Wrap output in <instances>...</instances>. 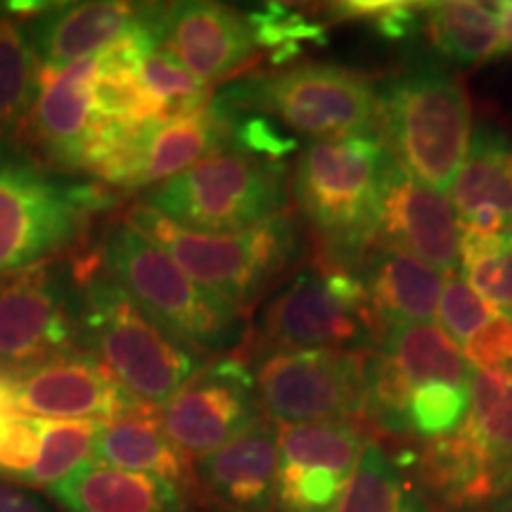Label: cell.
Returning a JSON list of instances; mask_svg holds the SVG:
<instances>
[{
	"label": "cell",
	"mask_w": 512,
	"mask_h": 512,
	"mask_svg": "<svg viewBox=\"0 0 512 512\" xmlns=\"http://www.w3.org/2000/svg\"><path fill=\"white\" fill-rule=\"evenodd\" d=\"M81 351L98 358L133 396L164 406L207 366V354L164 328L88 256L74 264Z\"/></svg>",
	"instance_id": "6da1fadb"
},
{
	"label": "cell",
	"mask_w": 512,
	"mask_h": 512,
	"mask_svg": "<svg viewBox=\"0 0 512 512\" xmlns=\"http://www.w3.org/2000/svg\"><path fill=\"white\" fill-rule=\"evenodd\" d=\"M91 463L164 479L188 494L195 489L188 458L171 444L155 411L102 422Z\"/></svg>",
	"instance_id": "603a6c76"
},
{
	"label": "cell",
	"mask_w": 512,
	"mask_h": 512,
	"mask_svg": "<svg viewBox=\"0 0 512 512\" xmlns=\"http://www.w3.org/2000/svg\"><path fill=\"white\" fill-rule=\"evenodd\" d=\"M216 512H228V510H216Z\"/></svg>",
	"instance_id": "ee69618b"
},
{
	"label": "cell",
	"mask_w": 512,
	"mask_h": 512,
	"mask_svg": "<svg viewBox=\"0 0 512 512\" xmlns=\"http://www.w3.org/2000/svg\"><path fill=\"white\" fill-rule=\"evenodd\" d=\"M81 351L79 285L64 261L0 278V368L17 370Z\"/></svg>",
	"instance_id": "8fae6325"
},
{
	"label": "cell",
	"mask_w": 512,
	"mask_h": 512,
	"mask_svg": "<svg viewBox=\"0 0 512 512\" xmlns=\"http://www.w3.org/2000/svg\"><path fill=\"white\" fill-rule=\"evenodd\" d=\"M460 221L444 192L394 169L382 202L377 242L425 261L446 275L460 266Z\"/></svg>",
	"instance_id": "e0dca14e"
},
{
	"label": "cell",
	"mask_w": 512,
	"mask_h": 512,
	"mask_svg": "<svg viewBox=\"0 0 512 512\" xmlns=\"http://www.w3.org/2000/svg\"><path fill=\"white\" fill-rule=\"evenodd\" d=\"M382 351L394 361L411 387L427 382H472L470 363L463 349L446 335L439 323H413L399 325L382 335Z\"/></svg>",
	"instance_id": "d4e9b609"
},
{
	"label": "cell",
	"mask_w": 512,
	"mask_h": 512,
	"mask_svg": "<svg viewBox=\"0 0 512 512\" xmlns=\"http://www.w3.org/2000/svg\"><path fill=\"white\" fill-rule=\"evenodd\" d=\"M470 413V387L427 382L413 387L408 399V434L434 441L458 432Z\"/></svg>",
	"instance_id": "1f68e13d"
},
{
	"label": "cell",
	"mask_w": 512,
	"mask_h": 512,
	"mask_svg": "<svg viewBox=\"0 0 512 512\" xmlns=\"http://www.w3.org/2000/svg\"><path fill=\"white\" fill-rule=\"evenodd\" d=\"M415 15L406 5H384V10L375 17V27L389 41H399L413 29Z\"/></svg>",
	"instance_id": "74e56055"
},
{
	"label": "cell",
	"mask_w": 512,
	"mask_h": 512,
	"mask_svg": "<svg viewBox=\"0 0 512 512\" xmlns=\"http://www.w3.org/2000/svg\"><path fill=\"white\" fill-rule=\"evenodd\" d=\"M366 377V413L384 432L408 434V399L413 387L384 351L363 356Z\"/></svg>",
	"instance_id": "d6a6232c"
},
{
	"label": "cell",
	"mask_w": 512,
	"mask_h": 512,
	"mask_svg": "<svg viewBox=\"0 0 512 512\" xmlns=\"http://www.w3.org/2000/svg\"><path fill=\"white\" fill-rule=\"evenodd\" d=\"M143 12L145 5L117 0L55 3L31 17L27 31L41 67L62 69L114 46L131 34Z\"/></svg>",
	"instance_id": "d6986e66"
},
{
	"label": "cell",
	"mask_w": 512,
	"mask_h": 512,
	"mask_svg": "<svg viewBox=\"0 0 512 512\" xmlns=\"http://www.w3.org/2000/svg\"><path fill=\"white\" fill-rule=\"evenodd\" d=\"M361 280L380 335L399 325L432 323L446 283L437 268L384 245H377L368 256Z\"/></svg>",
	"instance_id": "44dd1931"
},
{
	"label": "cell",
	"mask_w": 512,
	"mask_h": 512,
	"mask_svg": "<svg viewBox=\"0 0 512 512\" xmlns=\"http://www.w3.org/2000/svg\"><path fill=\"white\" fill-rule=\"evenodd\" d=\"M280 425L264 415L247 432L197 458L195 489L228 512H273L280 463Z\"/></svg>",
	"instance_id": "ac0fdd59"
},
{
	"label": "cell",
	"mask_w": 512,
	"mask_h": 512,
	"mask_svg": "<svg viewBox=\"0 0 512 512\" xmlns=\"http://www.w3.org/2000/svg\"><path fill=\"white\" fill-rule=\"evenodd\" d=\"M95 256L150 316L204 354L235 347L245 335L240 309L195 283L162 247L124 221L105 230Z\"/></svg>",
	"instance_id": "8992f818"
},
{
	"label": "cell",
	"mask_w": 512,
	"mask_h": 512,
	"mask_svg": "<svg viewBox=\"0 0 512 512\" xmlns=\"http://www.w3.org/2000/svg\"><path fill=\"white\" fill-rule=\"evenodd\" d=\"M140 79L152 107L155 124L190 117L202 107H207L211 98V86L190 74L174 55L164 48L152 50L140 67Z\"/></svg>",
	"instance_id": "f1b7e54d"
},
{
	"label": "cell",
	"mask_w": 512,
	"mask_h": 512,
	"mask_svg": "<svg viewBox=\"0 0 512 512\" xmlns=\"http://www.w3.org/2000/svg\"><path fill=\"white\" fill-rule=\"evenodd\" d=\"M477 465L496 501L512 491V382L472 373L470 413L456 432Z\"/></svg>",
	"instance_id": "cb8c5ba5"
},
{
	"label": "cell",
	"mask_w": 512,
	"mask_h": 512,
	"mask_svg": "<svg viewBox=\"0 0 512 512\" xmlns=\"http://www.w3.org/2000/svg\"><path fill=\"white\" fill-rule=\"evenodd\" d=\"M377 91L366 74L337 64H302L242 79L219 98L235 112H256L311 140L377 133Z\"/></svg>",
	"instance_id": "ba28073f"
},
{
	"label": "cell",
	"mask_w": 512,
	"mask_h": 512,
	"mask_svg": "<svg viewBox=\"0 0 512 512\" xmlns=\"http://www.w3.org/2000/svg\"><path fill=\"white\" fill-rule=\"evenodd\" d=\"M463 354L472 370L512 382V318L498 313L465 342Z\"/></svg>",
	"instance_id": "8d00e7d4"
},
{
	"label": "cell",
	"mask_w": 512,
	"mask_h": 512,
	"mask_svg": "<svg viewBox=\"0 0 512 512\" xmlns=\"http://www.w3.org/2000/svg\"><path fill=\"white\" fill-rule=\"evenodd\" d=\"M460 266L484 302L512 311V233L463 230Z\"/></svg>",
	"instance_id": "f546056e"
},
{
	"label": "cell",
	"mask_w": 512,
	"mask_h": 512,
	"mask_svg": "<svg viewBox=\"0 0 512 512\" xmlns=\"http://www.w3.org/2000/svg\"><path fill=\"white\" fill-rule=\"evenodd\" d=\"M337 512H427V508L387 453L368 444Z\"/></svg>",
	"instance_id": "83f0119b"
},
{
	"label": "cell",
	"mask_w": 512,
	"mask_h": 512,
	"mask_svg": "<svg viewBox=\"0 0 512 512\" xmlns=\"http://www.w3.org/2000/svg\"><path fill=\"white\" fill-rule=\"evenodd\" d=\"M100 425L102 422L95 420H46L41 453L24 484L50 489L74 475L81 465L91 463Z\"/></svg>",
	"instance_id": "4dcf8cb0"
},
{
	"label": "cell",
	"mask_w": 512,
	"mask_h": 512,
	"mask_svg": "<svg viewBox=\"0 0 512 512\" xmlns=\"http://www.w3.org/2000/svg\"><path fill=\"white\" fill-rule=\"evenodd\" d=\"M126 226L164 249L195 283L245 313L302 259L304 238L290 209L235 233H197L136 202Z\"/></svg>",
	"instance_id": "3957f363"
},
{
	"label": "cell",
	"mask_w": 512,
	"mask_h": 512,
	"mask_svg": "<svg viewBox=\"0 0 512 512\" xmlns=\"http://www.w3.org/2000/svg\"><path fill=\"white\" fill-rule=\"evenodd\" d=\"M0 512H53L31 491L0 479Z\"/></svg>",
	"instance_id": "f35d334b"
},
{
	"label": "cell",
	"mask_w": 512,
	"mask_h": 512,
	"mask_svg": "<svg viewBox=\"0 0 512 512\" xmlns=\"http://www.w3.org/2000/svg\"><path fill=\"white\" fill-rule=\"evenodd\" d=\"M19 411L15 406V399H12V389H10V380L8 373L0 368V430L5 427V422L10 418H15Z\"/></svg>",
	"instance_id": "ab89813d"
},
{
	"label": "cell",
	"mask_w": 512,
	"mask_h": 512,
	"mask_svg": "<svg viewBox=\"0 0 512 512\" xmlns=\"http://www.w3.org/2000/svg\"><path fill=\"white\" fill-rule=\"evenodd\" d=\"M256 394L278 425L347 422L366 411L363 356L337 349H275L259 358Z\"/></svg>",
	"instance_id": "30bf717a"
},
{
	"label": "cell",
	"mask_w": 512,
	"mask_h": 512,
	"mask_svg": "<svg viewBox=\"0 0 512 512\" xmlns=\"http://www.w3.org/2000/svg\"><path fill=\"white\" fill-rule=\"evenodd\" d=\"M427 34L439 53L458 64H477L508 48L498 10L484 3H434L425 12Z\"/></svg>",
	"instance_id": "484cf974"
},
{
	"label": "cell",
	"mask_w": 512,
	"mask_h": 512,
	"mask_svg": "<svg viewBox=\"0 0 512 512\" xmlns=\"http://www.w3.org/2000/svg\"><path fill=\"white\" fill-rule=\"evenodd\" d=\"M5 373L17 411L31 418L114 422L155 411L86 351Z\"/></svg>",
	"instance_id": "4fadbf2b"
},
{
	"label": "cell",
	"mask_w": 512,
	"mask_h": 512,
	"mask_svg": "<svg viewBox=\"0 0 512 512\" xmlns=\"http://www.w3.org/2000/svg\"><path fill=\"white\" fill-rule=\"evenodd\" d=\"M396 166L377 133L311 140L299 152L290 188L299 214L328 249L325 264L347 268L377 240Z\"/></svg>",
	"instance_id": "7a4b0ae2"
},
{
	"label": "cell",
	"mask_w": 512,
	"mask_h": 512,
	"mask_svg": "<svg viewBox=\"0 0 512 512\" xmlns=\"http://www.w3.org/2000/svg\"><path fill=\"white\" fill-rule=\"evenodd\" d=\"M285 162L230 145L145 192L143 204L197 233H235L287 211Z\"/></svg>",
	"instance_id": "52a82bcc"
},
{
	"label": "cell",
	"mask_w": 512,
	"mask_h": 512,
	"mask_svg": "<svg viewBox=\"0 0 512 512\" xmlns=\"http://www.w3.org/2000/svg\"><path fill=\"white\" fill-rule=\"evenodd\" d=\"M498 19H501V31L505 46H512V3H501L496 5Z\"/></svg>",
	"instance_id": "60d3db41"
},
{
	"label": "cell",
	"mask_w": 512,
	"mask_h": 512,
	"mask_svg": "<svg viewBox=\"0 0 512 512\" xmlns=\"http://www.w3.org/2000/svg\"><path fill=\"white\" fill-rule=\"evenodd\" d=\"M259 335L266 351L337 349L358 354L375 342L380 328L363 280L347 268L323 264L299 273L271 299Z\"/></svg>",
	"instance_id": "9c48e42d"
},
{
	"label": "cell",
	"mask_w": 512,
	"mask_h": 512,
	"mask_svg": "<svg viewBox=\"0 0 512 512\" xmlns=\"http://www.w3.org/2000/svg\"><path fill=\"white\" fill-rule=\"evenodd\" d=\"M249 27L259 48L273 50L275 67H285L292 57L302 53V43L318 41L323 27L306 22L302 15L285 8V5H266L264 10L249 12Z\"/></svg>",
	"instance_id": "836d02e7"
},
{
	"label": "cell",
	"mask_w": 512,
	"mask_h": 512,
	"mask_svg": "<svg viewBox=\"0 0 512 512\" xmlns=\"http://www.w3.org/2000/svg\"><path fill=\"white\" fill-rule=\"evenodd\" d=\"M448 192L463 230L512 233V143L503 131L489 124L475 128Z\"/></svg>",
	"instance_id": "ffe728a7"
},
{
	"label": "cell",
	"mask_w": 512,
	"mask_h": 512,
	"mask_svg": "<svg viewBox=\"0 0 512 512\" xmlns=\"http://www.w3.org/2000/svg\"><path fill=\"white\" fill-rule=\"evenodd\" d=\"M496 306L484 302L479 294L472 290L470 283L460 275H451L444 283V292L439 299V325L444 328L448 337L456 344H463L475 335L477 330H482L491 318L498 316Z\"/></svg>",
	"instance_id": "e575fe53"
},
{
	"label": "cell",
	"mask_w": 512,
	"mask_h": 512,
	"mask_svg": "<svg viewBox=\"0 0 512 512\" xmlns=\"http://www.w3.org/2000/svg\"><path fill=\"white\" fill-rule=\"evenodd\" d=\"M48 494L67 512H183L188 494L152 475L98 463L81 465L74 475L50 486Z\"/></svg>",
	"instance_id": "7402d4cb"
},
{
	"label": "cell",
	"mask_w": 512,
	"mask_h": 512,
	"mask_svg": "<svg viewBox=\"0 0 512 512\" xmlns=\"http://www.w3.org/2000/svg\"><path fill=\"white\" fill-rule=\"evenodd\" d=\"M510 318H512V311H510Z\"/></svg>",
	"instance_id": "f6af8a7d"
},
{
	"label": "cell",
	"mask_w": 512,
	"mask_h": 512,
	"mask_svg": "<svg viewBox=\"0 0 512 512\" xmlns=\"http://www.w3.org/2000/svg\"><path fill=\"white\" fill-rule=\"evenodd\" d=\"M366 446L344 420L280 425L273 512H337Z\"/></svg>",
	"instance_id": "5bb4252c"
},
{
	"label": "cell",
	"mask_w": 512,
	"mask_h": 512,
	"mask_svg": "<svg viewBox=\"0 0 512 512\" xmlns=\"http://www.w3.org/2000/svg\"><path fill=\"white\" fill-rule=\"evenodd\" d=\"M46 420L17 413L0 430V479L27 482L41 453Z\"/></svg>",
	"instance_id": "d590c367"
},
{
	"label": "cell",
	"mask_w": 512,
	"mask_h": 512,
	"mask_svg": "<svg viewBox=\"0 0 512 512\" xmlns=\"http://www.w3.org/2000/svg\"><path fill=\"white\" fill-rule=\"evenodd\" d=\"M254 373L240 358L207 363L159 411L162 430L185 458L226 446L264 418Z\"/></svg>",
	"instance_id": "7c38bea8"
},
{
	"label": "cell",
	"mask_w": 512,
	"mask_h": 512,
	"mask_svg": "<svg viewBox=\"0 0 512 512\" xmlns=\"http://www.w3.org/2000/svg\"><path fill=\"white\" fill-rule=\"evenodd\" d=\"M98 55L62 69L41 67L31 112L19 126L43 166L53 171H83L95 136L93 81Z\"/></svg>",
	"instance_id": "9a60e30c"
},
{
	"label": "cell",
	"mask_w": 512,
	"mask_h": 512,
	"mask_svg": "<svg viewBox=\"0 0 512 512\" xmlns=\"http://www.w3.org/2000/svg\"><path fill=\"white\" fill-rule=\"evenodd\" d=\"M41 62L27 24L0 8V145L24 124L38 93Z\"/></svg>",
	"instance_id": "4316f807"
},
{
	"label": "cell",
	"mask_w": 512,
	"mask_h": 512,
	"mask_svg": "<svg viewBox=\"0 0 512 512\" xmlns=\"http://www.w3.org/2000/svg\"><path fill=\"white\" fill-rule=\"evenodd\" d=\"M114 204L93 181H74L29 157H0V278L69 252Z\"/></svg>",
	"instance_id": "5b68a950"
},
{
	"label": "cell",
	"mask_w": 512,
	"mask_h": 512,
	"mask_svg": "<svg viewBox=\"0 0 512 512\" xmlns=\"http://www.w3.org/2000/svg\"><path fill=\"white\" fill-rule=\"evenodd\" d=\"M491 512H512V491L508 496H503L501 501L494 503V510Z\"/></svg>",
	"instance_id": "b9f144b4"
},
{
	"label": "cell",
	"mask_w": 512,
	"mask_h": 512,
	"mask_svg": "<svg viewBox=\"0 0 512 512\" xmlns=\"http://www.w3.org/2000/svg\"><path fill=\"white\" fill-rule=\"evenodd\" d=\"M162 48L207 86L238 74L259 50L247 15L204 0L166 5Z\"/></svg>",
	"instance_id": "2e32d148"
},
{
	"label": "cell",
	"mask_w": 512,
	"mask_h": 512,
	"mask_svg": "<svg viewBox=\"0 0 512 512\" xmlns=\"http://www.w3.org/2000/svg\"><path fill=\"white\" fill-rule=\"evenodd\" d=\"M183 512H190V508H185V510H183Z\"/></svg>",
	"instance_id": "7bdbcfd3"
},
{
	"label": "cell",
	"mask_w": 512,
	"mask_h": 512,
	"mask_svg": "<svg viewBox=\"0 0 512 512\" xmlns=\"http://www.w3.org/2000/svg\"><path fill=\"white\" fill-rule=\"evenodd\" d=\"M377 136L401 171L451 190L472 140V110L456 74L418 67L377 91Z\"/></svg>",
	"instance_id": "277c9868"
}]
</instances>
